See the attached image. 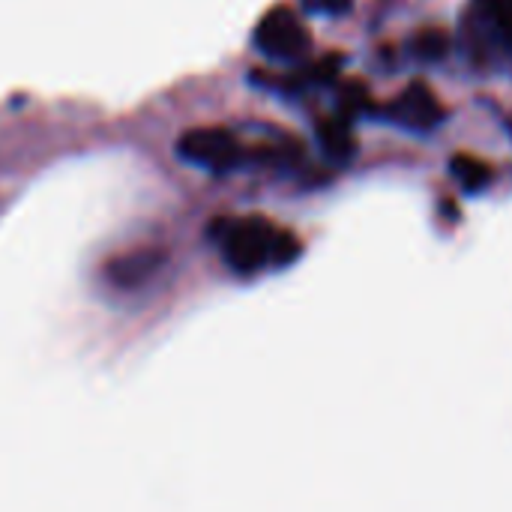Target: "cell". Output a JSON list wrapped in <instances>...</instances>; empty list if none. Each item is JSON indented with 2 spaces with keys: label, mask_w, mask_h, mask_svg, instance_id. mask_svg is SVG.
<instances>
[{
  "label": "cell",
  "mask_w": 512,
  "mask_h": 512,
  "mask_svg": "<svg viewBox=\"0 0 512 512\" xmlns=\"http://www.w3.org/2000/svg\"><path fill=\"white\" fill-rule=\"evenodd\" d=\"M276 228H270L264 219H240L222 228V252L225 261L249 276L258 273L261 267L273 264V246H276Z\"/></svg>",
  "instance_id": "6da1fadb"
},
{
  "label": "cell",
  "mask_w": 512,
  "mask_h": 512,
  "mask_svg": "<svg viewBox=\"0 0 512 512\" xmlns=\"http://www.w3.org/2000/svg\"><path fill=\"white\" fill-rule=\"evenodd\" d=\"M255 42L270 57L294 60V57L306 54V48H309V30L303 27V21L291 9L276 6L273 12H267L261 18L258 33H255Z\"/></svg>",
  "instance_id": "7a4b0ae2"
},
{
  "label": "cell",
  "mask_w": 512,
  "mask_h": 512,
  "mask_svg": "<svg viewBox=\"0 0 512 512\" xmlns=\"http://www.w3.org/2000/svg\"><path fill=\"white\" fill-rule=\"evenodd\" d=\"M180 156L207 171H228L240 162V144L225 129H192L177 144Z\"/></svg>",
  "instance_id": "3957f363"
},
{
  "label": "cell",
  "mask_w": 512,
  "mask_h": 512,
  "mask_svg": "<svg viewBox=\"0 0 512 512\" xmlns=\"http://www.w3.org/2000/svg\"><path fill=\"white\" fill-rule=\"evenodd\" d=\"M390 117L399 120L408 129H432L441 123L444 111L441 102L435 99V93L426 84H411L390 108Z\"/></svg>",
  "instance_id": "277c9868"
},
{
  "label": "cell",
  "mask_w": 512,
  "mask_h": 512,
  "mask_svg": "<svg viewBox=\"0 0 512 512\" xmlns=\"http://www.w3.org/2000/svg\"><path fill=\"white\" fill-rule=\"evenodd\" d=\"M450 174L456 177V183L465 192H483L492 183V168L486 162H480L477 156H468V153H456L450 159Z\"/></svg>",
  "instance_id": "5b68a950"
},
{
  "label": "cell",
  "mask_w": 512,
  "mask_h": 512,
  "mask_svg": "<svg viewBox=\"0 0 512 512\" xmlns=\"http://www.w3.org/2000/svg\"><path fill=\"white\" fill-rule=\"evenodd\" d=\"M318 138H321L327 156H333V159H339V162H345V159L354 156V135H351L348 120H342V117L324 120L321 129H318Z\"/></svg>",
  "instance_id": "8992f818"
},
{
  "label": "cell",
  "mask_w": 512,
  "mask_h": 512,
  "mask_svg": "<svg viewBox=\"0 0 512 512\" xmlns=\"http://www.w3.org/2000/svg\"><path fill=\"white\" fill-rule=\"evenodd\" d=\"M447 36L441 30H426L414 39V51L423 57V60H441L447 54Z\"/></svg>",
  "instance_id": "52a82bcc"
},
{
  "label": "cell",
  "mask_w": 512,
  "mask_h": 512,
  "mask_svg": "<svg viewBox=\"0 0 512 512\" xmlns=\"http://www.w3.org/2000/svg\"><path fill=\"white\" fill-rule=\"evenodd\" d=\"M342 108H345V114H360V111H366V108H369V93H366V87H363V84H348V87L342 90Z\"/></svg>",
  "instance_id": "ba28073f"
},
{
  "label": "cell",
  "mask_w": 512,
  "mask_h": 512,
  "mask_svg": "<svg viewBox=\"0 0 512 512\" xmlns=\"http://www.w3.org/2000/svg\"><path fill=\"white\" fill-rule=\"evenodd\" d=\"M306 9L312 12H327V15H342L351 9V0H303Z\"/></svg>",
  "instance_id": "9c48e42d"
},
{
  "label": "cell",
  "mask_w": 512,
  "mask_h": 512,
  "mask_svg": "<svg viewBox=\"0 0 512 512\" xmlns=\"http://www.w3.org/2000/svg\"><path fill=\"white\" fill-rule=\"evenodd\" d=\"M510 129H512V120H510Z\"/></svg>",
  "instance_id": "30bf717a"
}]
</instances>
